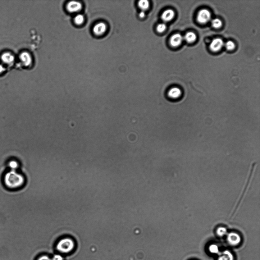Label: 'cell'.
<instances>
[{"label": "cell", "instance_id": "obj_1", "mask_svg": "<svg viewBox=\"0 0 260 260\" xmlns=\"http://www.w3.org/2000/svg\"><path fill=\"white\" fill-rule=\"evenodd\" d=\"M26 179L24 175L17 172L16 170H12L4 176V183L8 188L18 189L25 185Z\"/></svg>", "mask_w": 260, "mask_h": 260}, {"label": "cell", "instance_id": "obj_2", "mask_svg": "<svg viewBox=\"0 0 260 260\" xmlns=\"http://www.w3.org/2000/svg\"><path fill=\"white\" fill-rule=\"evenodd\" d=\"M75 244L73 239L69 237L64 238L59 241L56 246L57 250L62 253H67L74 249Z\"/></svg>", "mask_w": 260, "mask_h": 260}, {"label": "cell", "instance_id": "obj_3", "mask_svg": "<svg viewBox=\"0 0 260 260\" xmlns=\"http://www.w3.org/2000/svg\"><path fill=\"white\" fill-rule=\"evenodd\" d=\"M211 17L210 12L207 9H203L199 12L197 20L199 23H205L210 21Z\"/></svg>", "mask_w": 260, "mask_h": 260}, {"label": "cell", "instance_id": "obj_4", "mask_svg": "<svg viewBox=\"0 0 260 260\" xmlns=\"http://www.w3.org/2000/svg\"><path fill=\"white\" fill-rule=\"evenodd\" d=\"M82 4L78 1H71L68 3L66 6L67 11L70 13L77 12L81 10Z\"/></svg>", "mask_w": 260, "mask_h": 260}, {"label": "cell", "instance_id": "obj_5", "mask_svg": "<svg viewBox=\"0 0 260 260\" xmlns=\"http://www.w3.org/2000/svg\"><path fill=\"white\" fill-rule=\"evenodd\" d=\"M228 242L231 245L235 246L240 243L241 238L239 234L235 233H230L227 236Z\"/></svg>", "mask_w": 260, "mask_h": 260}, {"label": "cell", "instance_id": "obj_6", "mask_svg": "<svg viewBox=\"0 0 260 260\" xmlns=\"http://www.w3.org/2000/svg\"><path fill=\"white\" fill-rule=\"evenodd\" d=\"M224 42L221 39L217 38L212 40L210 45L211 49L213 51L220 50L224 46Z\"/></svg>", "mask_w": 260, "mask_h": 260}, {"label": "cell", "instance_id": "obj_7", "mask_svg": "<svg viewBox=\"0 0 260 260\" xmlns=\"http://www.w3.org/2000/svg\"><path fill=\"white\" fill-rule=\"evenodd\" d=\"M20 59L22 63L25 66H28L31 65L32 58L31 55L27 52H23L20 55Z\"/></svg>", "mask_w": 260, "mask_h": 260}, {"label": "cell", "instance_id": "obj_8", "mask_svg": "<svg viewBox=\"0 0 260 260\" xmlns=\"http://www.w3.org/2000/svg\"><path fill=\"white\" fill-rule=\"evenodd\" d=\"M106 26L105 23H99L97 24L94 26L93 28V32L96 35H102L105 33L106 31Z\"/></svg>", "mask_w": 260, "mask_h": 260}, {"label": "cell", "instance_id": "obj_9", "mask_svg": "<svg viewBox=\"0 0 260 260\" xmlns=\"http://www.w3.org/2000/svg\"><path fill=\"white\" fill-rule=\"evenodd\" d=\"M183 39V37L181 35L176 34L173 35L170 39V44L174 47H178L181 43Z\"/></svg>", "mask_w": 260, "mask_h": 260}, {"label": "cell", "instance_id": "obj_10", "mask_svg": "<svg viewBox=\"0 0 260 260\" xmlns=\"http://www.w3.org/2000/svg\"><path fill=\"white\" fill-rule=\"evenodd\" d=\"M181 95V91L177 87L172 88L169 90L168 96L169 98L172 99L178 98Z\"/></svg>", "mask_w": 260, "mask_h": 260}, {"label": "cell", "instance_id": "obj_11", "mask_svg": "<svg viewBox=\"0 0 260 260\" xmlns=\"http://www.w3.org/2000/svg\"><path fill=\"white\" fill-rule=\"evenodd\" d=\"M218 260H234V257L232 253L229 250H225L219 254Z\"/></svg>", "mask_w": 260, "mask_h": 260}, {"label": "cell", "instance_id": "obj_12", "mask_svg": "<svg viewBox=\"0 0 260 260\" xmlns=\"http://www.w3.org/2000/svg\"><path fill=\"white\" fill-rule=\"evenodd\" d=\"M175 16V13L173 10H167L163 13L162 16V19L163 21L167 22L171 20Z\"/></svg>", "mask_w": 260, "mask_h": 260}, {"label": "cell", "instance_id": "obj_13", "mask_svg": "<svg viewBox=\"0 0 260 260\" xmlns=\"http://www.w3.org/2000/svg\"><path fill=\"white\" fill-rule=\"evenodd\" d=\"M185 39L189 43H192L195 41L196 39V35L192 32L187 33L185 37Z\"/></svg>", "mask_w": 260, "mask_h": 260}, {"label": "cell", "instance_id": "obj_14", "mask_svg": "<svg viewBox=\"0 0 260 260\" xmlns=\"http://www.w3.org/2000/svg\"><path fill=\"white\" fill-rule=\"evenodd\" d=\"M3 61L6 63H10L14 60V57L10 53H6L2 56V57Z\"/></svg>", "mask_w": 260, "mask_h": 260}, {"label": "cell", "instance_id": "obj_15", "mask_svg": "<svg viewBox=\"0 0 260 260\" xmlns=\"http://www.w3.org/2000/svg\"><path fill=\"white\" fill-rule=\"evenodd\" d=\"M138 6L143 11H144L149 7V4L148 1L146 0H141L138 2Z\"/></svg>", "mask_w": 260, "mask_h": 260}, {"label": "cell", "instance_id": "obj_16", "mask_svg": "<svg viewBox=\"0 0 260 260\" xmlns=\"http://www.w3.org/2000/svg\"><path fill=\"white\" fill-rule=\"evenodd\" d=\"M84 21V16L81 14L77 15L74 18V22L77 25H81Z\"/></svg>", "mask_w": 260, "mask_h": 260}, {"label": "cell", "instance_id": "obj_17", "mask_svg": "<svg viewBox=\"0 0 260 260\" xmlns=\"http://www.w3.org/2000/svg\"><path fill=\"white\" fill-rule=\"evenodd\" d=\"M209 251L213 254H219L220 253L219 248L217 245L212 244L209 247Z\"/></svg>", "mask_w": 260, "mask_h": 260}, {"label": "cell", "instance_id": "obj_18", "mask_svg": "<svg viewBox=\"0 0 260 260\" xmlns=\"http://www.w3.org/2000/svg\"><path fill=\"white\" fill-rule=\"evenodd\" d=\"M8 166L12 170H16L19 167V163L16 160H11L8 163Z\"/></svg>", "mask_w": 260, "mask_h": 260}, {"label": "cell", "instance_id": "obj_19", "mask_svg": "<svg viewBox=\"0 0 260 260\" xmlns=\"http://www.w3.org/2000/svg\"><path fill=\"white\" fill-rule=\"evenodd\" d=\"M212 26L214 28H219L222 25L221 21L218 18H216L212 20Z\"/></svg>", "mask_w": 260, "mask_h": 260}, {"label": "cell", "instance_id": "obj_20", "mask_svg": "<svg viewBox=\"0 0 260 260\" xmlns=\"http://www.w3.org/2000/svg\"><path fill=\"white\" fill-rule=\"evenodd\" d=\"M227 230L225 228L223 227L219 228L217 230V234L220 237H223L227 234Z\"/></svg>", "mask_w": 260, "mask_h": 260}, {"label": "cell", "instance_id": "obj_21", "mask_svg": "<svg viewBox=\"0 0 260 260\" xmlns=\"http://www.w3.org/2000/svg\"><path fill=\"white\" fill-rule=\"evenodd\" d=\"M225 47L227 50H232L235 47V44L234 42L232 41H228L226 43Z\"/></svg>", "mask_w": 260, "mask_h": 260}, {"label": "cell", "instance_id": "obj_22", "mask_svg": "<svg viewBox=\"0 0 260 260\" xmlns=\"http://www.w3.org/2000/svg\"><path fill=\"white\" fill-rule=\"evenodd\" d=\"M166 28V25L164 23H161L158 25L157 26V31L159 33H162L165 31Z\"/></svg>", "mask_w": 260, "mask_h": 260}, {"label": "cell", "instance_id": "obj_23", "mask_svg": "<svg viewBox=\"0 0 260 260\" xmlns=\"http://www.w3.org/2000/svg\"><path fill=\"white\" fill-rule=\"evenodd\" d=\"M52 260H64V258L61 255L56 254L53 256Z\"/></svg>", "mask_w": 260, "mask_h": 260}, {"label": "cell", "instance_id": "obj_24", "mask_svg": "<svg viewBox=\"0 0 260 260\" xmlns=\"http://www.w3.org/2000/svg\"><path fill=\"white\" fill-rule=\"evenodd\" d=\"M38 260H52L48 256H43L39 258Z\"/></svg>", "mask_w": 260, "mask_h": 260}, {"label": "cell", "instance_id": "obj_25", "mask_svg": "<svg viewBox=\"0 0 260 260\" xmlns=\"http://www.w3.org/2000/svg\"><path fill=\"white\" fill-rule=\"evenodd\" d=\"M145 16V13L144 12V11H142L140 12V13H139V16L140 18H143Z\"/></svg>", "mask_w": 260, "mask_h": 260}, {"label": "cell", "instance_id": "obj_26", "mask_svg": "<svg viewBox=\"0 0 260 260\" xmlns=\"http://www.w3.org/2000/svg\"><path fill=\"white\" fill-rule=\"evenodd\" d=\"M4 70V67H3L1 65H0V73L2 72Z\"/></svg>", "mask_w": 260, "mask_h": 260}]
</instances>
